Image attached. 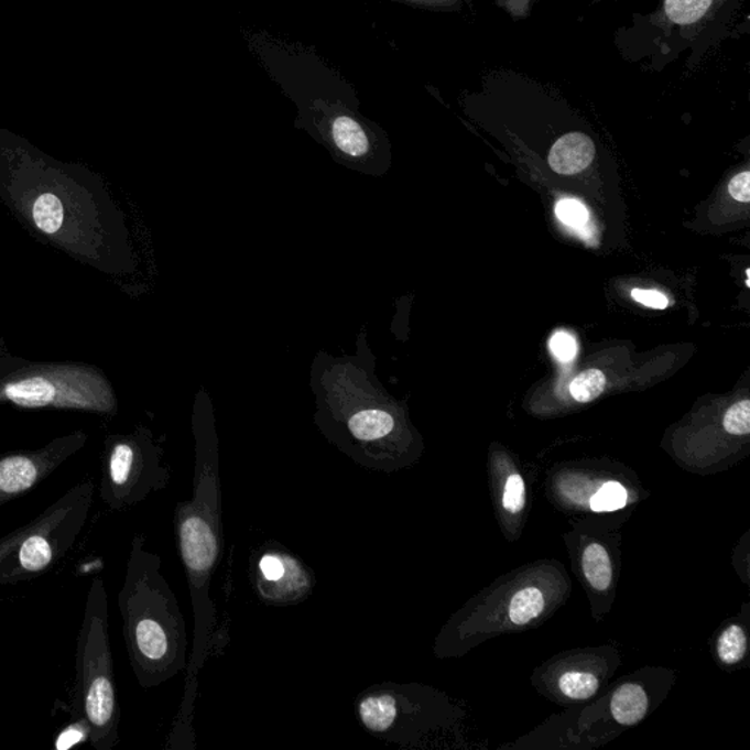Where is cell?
Returning a JSON list of instances; mask_svg holds the SVG:
<instances>
[{"mask_svg": "<svg viewBox=\"0 0 750 750\" xmlns=\"http://www.w3.org/2000/svg\"><path fill=\"white\" fill-rule=\"evenodd\" d=\"M556 215L563 224L570 226V228H583L588 221V210L584 204L576 202V199H562L557 204Z\"/></svg>", "mask_w": 750, "mask_h": 750, "instance_id": "obj_23", "label": "cell"}, {"mask_svg": "<svg viewBox=\"0 0 750 750\" xmlns=\"http://www.w3.org/2000/svg\"><path fill=\"white\" fill-rule=\"evenodd\" d=\"M0 197L35 237L108 274L134 272L126 217L95 176L47 160L0 164Z\"/></svg>", "mask_w": 750, "mask_h": 750, "instance_id": "obj_1", "label": "cell"}, {"mask_svg": "<svg viewBox=\"0 0 750 750\" xmlns=\"http://www.w3.org/2000/svg\"><path fill=\"white\" fill-rule=\"evenodd\" d=\"M558 691L566 699L574 700V703H583L593 698L600 687V678L596 673L588 672V670H567L562 673L557 681Z\"/></svg>", "mask_w": 750, "mask_h": 750, "instance_id": "obj_16", "label": "cell"}, {"mask_svg": "<svg viewBox=\"0 0 750 750\" xmlns=\"http://www.w3.org/2000/svg\"><path fill=\"white\" fill-rule=\"evenodd\" d=\"M750 172L744 171L735 176L729 184V193L736 202L750 203Z\"/></svg>", "mask_w": 750, "mask_h": 750, "instance_id": "obj_26", "label": "cell"}, {"mask_svg": "<svg viewBox=\"0 0 750 750\" xmlns=\"http://www.w3.org/2000/svg\"><path fill=\"white\" fill-rule=\"evenodd\" d=\"M596 157L593 140L580 132L562 137L550 151L548 163L558 175H575L585 171Z\"/></svg>", "mask_w": 750, "mask_h": 750, "instance_id": "obj_12", "label": "cell"}, {"mask_svg": "<svg viewBox=\"0 0 750 750\" xmlns=\"http://www.w3.org/2000/svg\"><path fill=\"white\" fill-rule=\"evenodd\" d=\"M194 487L189 500L173 513L176 548L184 566L194 610V646L186 669L184 696L176 714L167 750L197 749L194 730L198 676L219 646V620L210 589L213 575L224 556L219 434L215 407L207 389L195 394L193 410Z\"/></svg>", "mask_w": 750, "mask_h": 750, "instance_id": "obj_2", "label": "cell"}, {"mask_svg": "<svg viewBox=\"0 0 750 750\" xmlns=\"http://www.w3.org/2000/svg\"><path fill=\"white\" fill-rule=\"evenodd\" d=\"M628 501V491L621 486V483L611 481L606 482L604 486L593 496L589 506L594 512H612L623 508Z\"/></svg>", "mask_w": 750, "mask_h": 750, "instance_id": "obj_20", "label": "cell"}, {"mask_svg": "<svg viewBox=\"0 0 750 750\" xmlns=\"http://www.w3.org/2000/svg\"><path fill=\"white\" fill-rule=\"evenodd\" d=\"M550 348L554 357L562 362H569L576 357L578 352V344H576L575 337H572L569 333H556L553 336L552 341H550Z\"/></svg>", "mask_w": 750, "mask_h": 750, "instance_id": "obj_24", "label": "cell"}, {"mask_svg": "<svg viewBox=\"0 0 750 750\" xmlns=\"http://www.w3.org/2000/svg\"><path fill=\"white\" fill-rule=\"evenodd\" d=\"M252 588L261 602L272 607H292L313 596L317 576L291 550L278 541H268L250 558Z\"/></svg>", "mask_w": 750, "mask_h": 750, "instance_id": "obj_10", "label": "cell"}, {"mask_svg": "<svg viewBox=\"0 0 750 750\" xmlns=\"http://www.w3.org/2000/svg\"><path fill=\"white\" fill-rule=\"evenodd\" d=\"M713 0H665V13L676 24H694L707 13Z\"/></svg>", "mask_w": 750, "mask_h": 750, "instance_id": "obj_18", "label": "cell"}, {"mask_svg": "<svg viewBox=\"0 0 750 750\" xmlns=\"http://www.w3.org/2000/svg\"><path fill=\"white\" fill-rule=\"evenodd\" d=\"M438 692L419 683L381 682L355 699V717L372 738L402 748L415 747L437 725Z\"/></svg>", "mask_w": 750, "mask_h": 750, "instance_id": "obj_9", "label": "cell"}, {"mask_svg": "<svg viewBox=\"0 0 750 750\" xmlns=\"http://www.w3.org/2000/svg\"><path fill=\"white\" fill-rule=\"evenodd\" d=\"M648 696L642 686L637 683H624L611 696L612 718L620 726L633 727L645 718L648 713Z\"/></svg>", "mask_w": 750, "mask_h": 750, "instance_id": "obj_14", "label": "cell"}, {"mask_svg": "<svg viewBox=\"0 0 750 750\" xmlns=\"http://www.w3.org/2000/svg\"><path fill=\"white\" fill-rule=\"evenodd\" d=\"M96 483H75L47 509L8 535L0 536V587L39 578L64 561L87 525Z\"/></svg>", "mask_w": 750, "mask_h": 750, "instance_id": "obj_6", "label": "cell"}, {"mask_svg": "<svg viewBox=\"0 0 750 750\" xmlns=\"http://www.w3.org/2000/svg\"><path fill=\"white\" fill-rule=\"evenodd\" d=\"M366 328L354 355L319 350L311 363L314 424L331 446L363 469L393 474L420 459L423 445L405 406L385 390L376 372Z\"/></svg>", "mask_w": 750, "mask_h": 750, "instance_id": "obj_3", "label": "cell"}, {"mask_svg": "<svg viewBox=\"0 0 750 750\" xmlns=\"http://www.w3.org/2000/svg\"><path fill=\"white\" fill-rule=\"evenodd\" d=\"M501 504H503L506 512L510 514H519L523 509H525V481H523V478L518 472L509 475V478L506 479L503 497H501Z\"/></svg>", "mask_w": 750, "mask_h": 750, "instance_id": "obj_21", "label": "cell"}, {"mask_svg": "<svg viewBox=\"0 0 750 750\" xmlns=\"http://www.w3.org/2000/svg\"><path fill=\"white\" fill-rule=\"evenodd\" d=\"M84 432L53 438L37 449L0 455V506L29 494L87 445Z\"/></svg>", "mask_w": 750, "mask_h": 750, "instance_id": "obj_11", "label": "cell"}, {"mask_svg": "<svg viewBox=\"0 0 750 750\" xmlns=\"http://www.w3.org/2000/svg\"><path fill=\"white\" fill-rule=\"evenodd\" d=\"M117 415L118 398L100 368L87 363H24L0 377V405Z\"/></svg>", "mask_w": 750, "mask_h": 750, "instance_id": "obj_7", "label": "cell"}, {"mask_svg": "<svg viewBox=\"0 0 750 750\" xmlns=\"http://www.w3.org/2000/svg\"><path fill=\"white\" fill-rule=\"evenodd\" d=\"M633 300L650 308L664 309L669 306V298L659 291L634 290Z\"/></svg>", "mask_w": 750, "mask_h": 750, "instance_id": "obj_27", "label": "cell"}, {"mask_svg": "<svg viewBox=\"0 0 750 750\" xmlns=\"http://www.w3.org/2000/svg\"><path fill=\"white\" fill-rule=\"evenodd\" d=\"M88 742V729L86 722L74 720L73 725L66 727L59 736H57L55 748L57 750H66L75 747V744Z\"/></svg>", "mask_w": 750, "mask_h": 750, "instance_id": "obj_25", "label": "cell"}, {"mask_svg": "<svg viewBox=\"0 0 750 750\" xmlns=\"http://www.w3.org/2000/svg\"><path fill=\"white\" fill-rule=\"evenodd\" d=\"M725 428L731 436H748L750 433V401L748 399L736 403L727 411Z\"/></svg>", "mask_w": 750, "mask_h": 750, "instance_id": "obj_22", "label": "cell"}, {"mask_svg": "<svg viewBox=\"0 0 750 750\" xmlns=\"http://www.w3.org/2000/svg\"><path fill=\"white\" fill-rule=\"evenodd\" d=\"M74 720L86 722L88 743L113 750L121 742V707L109 634V601L105 580L88 588L75 654Z\"/></svg>", "mask_w": 750, "mask_h": 750, "instance_id": "obj_5", "label": "cell"}, {"mask_svg": "<svg viewBox=\"0 0 750 750\" xmlns=\"http://www.w3.org/2000/svg\"><path fill=\"white\" fill-rule=\"evenodd\" d=\"M583 570L588 584L597 591H606L611 587V561L607 550L601 544H589L584 550Z\"/></svg>", "mask_w": 750, "mask_h": 750, "instance_id": "obj_15", "label": "cell"}, {"mask_svg": "<svg viewBox=\"0 0 750 750\" xmlns=\"http://www.w3.org/2000/svg\"><path fill=\"white\" fill-rule=\"evenodd\" d=\"M748 651V638L738 624H731L718 638L717 654L727 665L739 664Z\"/></svg>", "mask_w": 750, "mask_h": 750, "instance_id": "obj_17", "label": "cell"}, {"mask_svg": "<svg viewBox=\"0 0 750 750\" xmlns=\"http://www.w3.org/2000/svg\"><path fill=\"white\" fill-rule=\"evenodd\" d=\"M163 459V447L144 425L131 433L106 437L99 486L106 508L121 512L163 491L172 478L171 468Z\"/></svg>", "mask_w": 750, "mask_h": 750, "instance_id": "obj_8", "label": "cell"}, {"mask_svg": "<svg viewBox=\"0 0 750 750\" xmlns=\"http://www.w3.org/2000/svg\"><path fill=\"white\" fill-rule=\"evenodd\" d=\"M333 145L345 159L355 162V167L368 173L367 160L371 159L372 144L361 123L350 117L333 119L330 127Z\"/></svg>", "mask_w": 750, "mask_h": 750, "instance_id": "obj_13", "label": "cell"}, {"mask_svg": "<svg viewBox=\"0 0 750 750\" xmlns=\"http://www.w3.org/2000/svg\"><path fill=\"white\" fill-rule=\"evenodd\" d=\"M606 389V377L600 370L591 368L580 372L570 383V394L576 402L588 403L600 396Z\"/></svg>", "mask_w": 750, "mask_h": 750, "instance_id": "obj_19", "label": "cell"}, {"mask_svg": "<svg viewBox=\"0 0 750 750\" xmlns=\"http://www.w3.org/2000/svg\"><path fill=\"white\" fill-rule=\"evenodd\" d=\"M118 607L128 660L143 689L186 672L189 656L184 612L162 574V558L148 547L144 534L132 536Z\"/></svg>", "mask_w": 750, "mask_h": 750, "instance_id": "obj_4", "label": "cell"}]
</instances>
